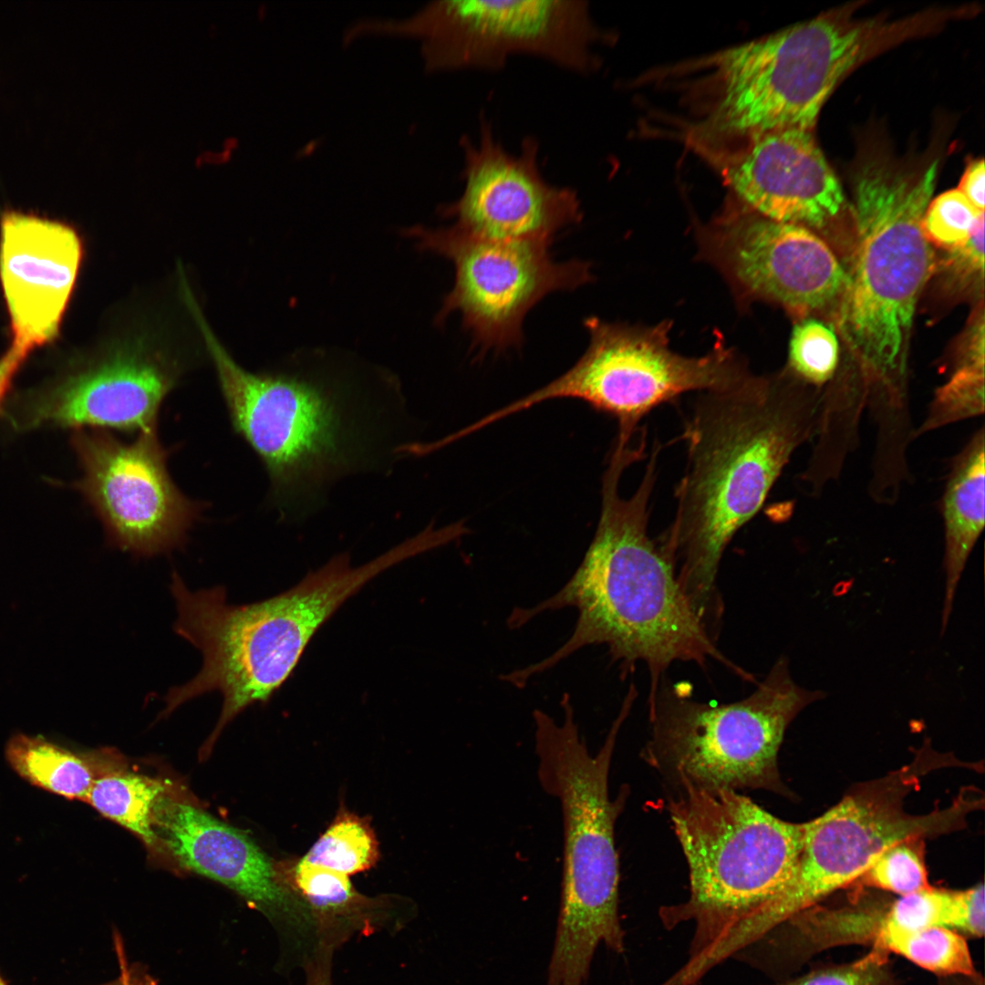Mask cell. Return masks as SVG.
Listing matches in <instances>:
<instances>
[{
  "mask_svg": "<svg viewBox=\"0 0 985 985\" xmlns=\"http://www.w3.org/2000/svg\"><path fill=\"white\" fill-rule=\"evenodd\" d=\"M925 746L907 765L858 784L822 815L803 823L797 860L778 887L730 936L737 949L752 947L788 921L855 882L888 846L961 829L983 794L964 788L949 806L924 814L905 810V798L929 772L949 764Z\"/></svg>",
  "mask_w": 985,
  "mask_h": 985,
  "instance_id": "cell-9",
  "label": "cell"
},
{
  "mask_svg": "<svg viewBox=\"0 0 985 985\" xmlns=\"http://www.w3.org/2000/svg\"><path fill=\"white\" fill-rule=\"evenodd\" d=\"M956 980H952L950 983L944 985H983V980L978 976L975 977H955Z\"/></svg>",
  "mask_w": 985,
  "mask_h": 985,
  "instance_id": "cell-37",
  "label": "cell"
},
{
  "mask_svg": "<svg viewBox=\"0 0 985 985\" xmlns=\"http://www.w3.org/2000/svg\"><path fill=\"white\" fill-rule=\"evenodd\" d=\"M82 259L77 232L15 210L0 220V280L12 339L0 358V415L12 381L36 348L57 335Z\"/></svg>",
  "mask_w": 985,
  "mask_h": 985,
  "instance_id": "cell-17",
  "label": "cell"
},
{
  "mask_svg": "<svg viewBox=\"0 0 985 985\" xmlns=\"http://www.w3.org/2000/svg\"><path fill=\"white\" fill-rule=\"evenodd\" d=\"M984 183V161L977 159L969 162L957 189L976 209L983 212L985 204Z\"/></svg>",
  "mask_w": 985,
  "mask_h": 985,
  "instance_id": "cell-34",
  "label": "cell"
},
{
  "mask_svg": "<svg viewBox=\"0 0 985 985\" xmlns=\"http://www.w3.org/2000/svg\"><path fill=\"white\" fill-rule=\"evenodd\" d=\"M154 825L166 857L181 869L223 885L270 918L296 907L277 867L244 832L168 793L156 804Z\"/></svg>",
  "mask_w": 985,
  "mask_h": 985,
  "instance_id": "cell-20",
  "label": "cell"
},
{
  "mask_svg": "<svg viewBox=\"0 0 985 985\" xmlns=\"http://www.w3.org/2000/svg\"><path fill=\"white\" fill-rule=\"evenodd\" d=\"M668 811L689 867L686 901L663 906L667 929L694 925L688 959L660 985H697L722 941L793 867L804 826L778 818L729 789L685 787Z\"/></svg>",
  "mask_w": 985,
  "mask_h": 985,
  "instance_id": "cell-7",
  "label": "cell"
},
{
  "mask_svg": "<svg viewBox=\"0 0 985 985\" xmlns=\"http://www.w3.org/2000/svg\"><path fill=\"white\" fill-rule=\"evenodd\" d=\"M855 10L833 9L710 57L708 130L734 137L813 131L839 82L890 45L884 20Z\"/></svg>",
  "mask_w": 985,
  "mask_h": 985,
  "instance_id": "cell-8",
  "label": "cell"
},
{
  "mask_svg": "<svg viewBox=\"0 0 985 985\" xmlns=\"http://www.w3.org/2000/svg\"><path fill=\"white\" fill-rule=\"evenodd\" d=\"M661 449L655 444L642 481L628 498L619 494L623 472L640 460L631 446H614L602 481L599 521L584 558L565 586L529 607H515L507 618L519 628L544 612L573 607L577 618L568 639L542 660L502 676L522 688L582 648L606 645L626 674L643 661L648 669L650 703L669 665L715 659L747 681L754 677L715 646L682 591L672 563L649 537V499Z\"/></svg>",
  "mask_w": 985,
  "mask_h": 985,
  "instance_id": "cell-1",
  "label": "cell"
},
{
  "mask_svg": "<svg viewBox=\"0 0 985 985\" xmlns=\"http://www.w3.org/2000/svg\"><path fill=\"white\" fill-rule=\"evenodd\" d=\"M176 359L140 343L119 346L58 383L5 402L16 430L41 426L157 431L161 404L177 385Z\"/></svg>",
  "mask_w": 985,
  "mask_h": 985,
  "instance_id": "cell-16",
  "label": "cell"
},
{
  "mask_svg": "<svg viewBox=\"0 0 985 985\" xmlns=\"http://www.w3.org/2000/svg\"><path fill=\"white\" fill-rule=\"evenodd\" d=\"M873 948L902 956L938 975L978 976L964 936L948 928L913 932L881 930Z\"/></svg>",
  "mask_w": 985,
  "mask_h": 985,
  "instance_id": "cell-26",
  "label": "cell"
},
{
  "mask_svg": "<svg viewBox=\"0 0 985 985\" xmlns=\"http://www.w3.org/2000/svg\"><path fill=\"white\" fill-rule=\"evenodd\" d=\"M983 214L959 191L950 190L931 199L922 217L921 230L932 247L951 252L965 245Z\"/></svg>",
  "mask_w": 985,
  "mask_h": 985,
  "instance_id": "cell-31",
  "label": "cell"
},
{
  "mask_svg": "<svg viewBox=\"0 0 985 985\" xmlns=\"http://www.w3.org/2000/svg\"><path fill=\"white\" fill-rule=\"evenodd\" d=\"M728 159L726 182L768 219L821 228L836 217L845 195L812 130L786 129L744 137Z\"/></svg>",
  "mask_w": 985,
  "mask_h": 985,
  "instance_id": "cell-18",
  "label": "cell"
},
{
  "mask_svg": "<svg viewBox=\"0 0 985 985\" xmlns=\"http://www.w3.org/2000/svg\"><path fill=\"white\" fill-rule=\"evenodd\" d=\"M194 320L233 429L262 462L270 503L285 517L307 513L334 482L378 462V447L385 445L386 401L361 399L299 375L247 371L218 342L202 315Z\"/></svg>",
  "mask_w": 985,
  "mask_h": 985,
  "instance_id": "cell-5",
  "label": "cell"
},
{
  "mask_svg": "<svg viewBox=\"0 0 985 985\" xmlns=\"http://www.w3.org/2000/svg\"><path fill=\"white\" fill-rule=\"evenodd\" d=\"M584 326L590 341L582 357L544 387L507 404V415L554 399H576L617 419V434L632 437L658 406L692 390L730 389L752 376L723 347L700 358L674 353L666 324L638 328L592 316Z\"/></svg>",
  "mask_w": 985,
  "mask_h": 985,
  "instance_id": "cell-12",
  "label": "cell"
},
{
  "mask_svg": "<svg viewBox=\"0 0 985 985\" xmlns=\"http://www.w3.org/2000/svg\"><path fill=\"white\" fill-rule=\"evenodd\" d=\"M685 681L659 682L648 703L651 737L643 759L678 792L700 789L765 790L789 796L778 770V752L794 718L825 692L793 679L779 658L748 697L702 702Z\"/></svg>",
  "mask_w": 985,
  "mask_h": 985,
  "instance_id": "cell-10",
  "label": "cell"
},
{
  "mask_svg": "<svg viewBox=\"0 0 985 985\" xmlns=\"http://www.w3.org/2000/svg\"><path fill=\"white\" fill-rule=\"evenodd\" d=\"M979 915V900L971 887L949 890L930 886L887 904L879 931L913 932L944 927L967 935Z\"/></svg>",
  "mask_w": 985,
  "mask_h": 985,
  "instance_id": "cell-24",
  "label": "cell"
},
{
  "mask_svg": "<svg viewBox=\"0 0 985 985\" xmlns=\"http://www.w3.org/2000/svg\"><path fill=\"white\" fill-rule=\"evenodd\" d=\"M294 882L314 910L327 917L357 912L366 905L348 876L302 859L294 870Z\"/></svg>",
  "mask_w": 985,
  "mask_h": 985,
  "instance_id": "cell-32",
  "label": "cell"
},
{
  "mask_svg": "<svg viewBox=\"0 0 985 985\" xmlns=\"http://www.w3.org/2000/svg\"><path fill=\"white\" fill-rule=\"evenodd\" d=\"M723 241L730 268L745 287L796 313L838 305L848 285L835 254L805 226L750 217L728 227Z\"/></svg>",
  "mask_w": 985,
  "mask_h": 985,
  "instance_id": "cell-19",
  "label": "cell"
},
{
  "mask_svg": "<svg viewBox=\"0 0 985 985\" xmlns=\"http://www.w3.org/2000/svg\"><path fill=\"white\" fill-rule=\"evenodd\" d=\"M378 857V843L369 821L340 810L302 860L349 876L371 868Z\"/></svg>",
  "mask_w": 985,
  "mask_h": 985,
  "instance_id": "cell-27",
  "label": "cell"
},
{
  "mask_svg": "<svg viewBox=\"0 0 985 985\" xmlns=\"http://www.w3.org/2000/svg\"><path fill=\"white\" fill-rule=\"evenodd\" d=\"M5 758L25 781L68 800L86 802L95 779L90 752H75L41 736L15 734Z\"/></svg>",
  "mask_w": 985,
  "mask_h": 985,
  "instance_id": "cell-23",
  "label": "cell"
},
{
  "mask_svg": "<svg viewBox=\"0 0 985 985\" xmlns=\"http://www.w3.org/2000/svg\"><path fill=\"white\" fill-rule=\"evenodd\" d=\"M839 361V343L832 326L809 317L793 327L789 367L795 377L823 389L835 377Z\"/></svg>",
  "mask_w": 985,
  "mask_h": 985,
  "instance_id": "cell-28",
  "label": "cell"
},
{
  "mask_svg": "<svg viewBox=\"0 0 985 985\" xmlns=\"http://www.w3.org/2000/svg\"><path fill=\"white\" fill-rule=\"evenodd\" d=\"M0 985H7V983H6V982L5 981V980H4V979H3L2 977H1V975H0Z\"/></svg>",
  "mask_w": 985,
  "mask_h": 985,
  "instance_id": "cell-38",
  "label": "cell"
},
{
  "mask_svg": "<svg viewBox=\"0 0 985 985\" xmlns=\"http://www.w3.org/2000/svg\"><path fill=\"white\" fill-rule=\"evenodd\" d=\"M823 389L792 372L702 392L685 423L674 519L657 540L699 618L721 622L717 575L735 534L762 508L794 451L814 439Z\"/></svg>",
  "mask_w": 985,
  "mask_h": 985,
  "instance_id": "cell-2",
  "label": "cell"
},
{
  "mask_svg": "<svg viewBox=\"0 0 985 985\" xmlns=\"http://www.w3.org/2000/svg\"><path fill=\"white\" fill-rule=\"evenodd\" d=\"M984 366L954 368L949 378L939 387L927 416L914 438L945 425L982 415L984 412Z\"/></svg>",
  "mask_w": 985,
  "mask_h": 985,
  "instance_id": "cell-30",
  "label": "cell"
},
{
  "mask_svg": "<svg viewBox=\"0 0 985 985\" xmlns=\"http://www.w3.org/2000/svg\"><path fill=\"white\" fill-rule=\"evenodd\" d=\"M855 882L898 897L930 886L924 838L909 837L888 846Z\"/></svg>",
  "mask_w": 985,
  "mask_h": 985,
  "instance_id": "cell-29",
  "label": "cell"
},
{
  "mask_svg": "<svg viewBox=\"0 0 985 985\" xmlns=\"http://www.w3.org/2000/svg\"><path fill=\"white\" fill-rule=\"evenodd\" d=\"M366 29L420 40L430 72L497 70L526 54L586 74L597 67L595 47L605 38L582 0L434 1L400 20L370 18Z\"/></svg>",
  "mask_w": 985,
  "mask_h": 985,
  "instance_id": "cell-11",
  "label": "cell"
},
{
  "mask_svg": "<svg viewBox=\"0 0 985 985\" xmlns=\"http://www.w3.org/2000/svg\"><path fill=\"white\" fill-rule=\"evenodd\" d=\"M91 755L96 773L85 803L134 834L154 857H166L155 831L154 809L168 793L167 785L143 774L117 770L102 751Z\"/></svg>",
  "mask_w": 985,
  "mask_h": 985,
  "instance_id": "cell-22",
  "label": "cell"
},
{
  "mask_svg": "<svg viewBox=\"0 0 985 985\" xmlns=\"http://www.w3.org/2000/svg\"><path fill=\"white\" fill-rule=\"evenodd\" d=\"M938 170L934 161L912 174L890 161L869 159L855 174V245L836 325L868 397L879 403L907 401V352L913 318L937 264L921 221Z\"/></svg>",
  "mask_w": 985,
  "mask_h": 985,
  "instance_id": "cell-4",
  "label": "cell"
},
{
  "mask_svg": "<svg viewBox=\"0 0 985 985\" xmlns=\"http://www.w3.org/2000/svg\"><path fill=\"white\" fill-rule=\"evenodd\" d=\"M306 985H331L328 971L322 967H313L308 971Z\"/></svg>",
  "mask_w": 985,
  "mask_h": 985,
  "instance_id": "cell-36",
  "label": "cell"
},
{
  "mask_svg": "<svg viewBox=\"0 0 985 985\" xmlns=\"http://www.w3.org/2000/svg\"><path fill=\"white\" fill-rule=\"evenodd\" d=\"M115 941L119 959V975L113 980L101 985H159L144 967L139 964H129L124 957L123 950L120 949L117 942L118 940Z\"/></svg>",
  "mask_w": 985,
  "mask_h": 985,
  "instance_id": "cell-35",
  "label": "cell"
},
{
  "mask_svg": "<svg viewBox=\"0 0 985 985\" xmlns=\"http://www.w3.org/2000/svg\"><path fill=\"white\" fill-rule=\"evenodd\" d=\"M72 447L82 470L74 483L99 519L107 542L137 557L184 545L204 507L186 496L168 469L170 450L157 431L127 442L106 430H76Z\"/></svg>",
  "mask_w": 985,
  "mask_h": 985,
  "instance_id": "cell-14",
  "label": "cell"
},
{
  "mask_svg": "<svg viewBox=\"0 0 985 985\" xmlns=\"http://www.w3.org/2000/svg\"><path fill=\"white\" fill-rule=\"evenodd\" d=\"M886 906L861 900L833 909L814 906L777 930L789 928L799 941L815 950L848 943L874 945Z\"/></svg>",
  "mask_w": 985,
  "mask_h": 985,
  "instance_id": "cell-25",
  "label": "cell"
},
{
  "mask_svg": "<svg viewBox=\"0 0 985 985\" xmlns=\"http://www.w3.org/2000/svg\"><path fill=\"white\" fill-rule=\"evenodd\" d=\"M886 955V952L872 948L869 953L854 962L815 969L774 985H894Z\"/></svg>",
  "mask_w": 985,
  "mask_h": 985,
  "instance_id": "cell-33",
  "label": "cell"
},
{
  "mask_svg": "<svg viewBox=\"0 0 985 985\" xmlns=\"http://www.w3.org/2000/svg\"><path fill=\"white\" fill-rule=\"evenodd\" d=\"M632 704L625 698L594 754L580 733L568 694L561 700L563 721L541 710L533 714L538 780L561 806L564 834L560 909L546 985H584L598 946L617 953L625 949L615 824L628 788L612 799L608 776L617 734Z\"/></svg>",
  "mask_w": 985,
  "mask_h": 985,
  "instance_id": "cell-6",
  "label": "cell"
},
{
  "mask_svg": "<svg viewBox=\"0 0 985 985\" xmlns=\"http://www.w3.org/2000/svg\"><path fill=\"white\" fill-rule=\"evenodd\" d=\"M418 248L442 255L454 265L455 281L436 321L460 312L479 353L518 347L527 312L546 295L574 290L592 281L590 264L557 263L549 243L494 241L449 228L414 226L405 233Z\"/></svg>",
  "mask_w": 985,
  "mask_h": 985,
  "instance_id": "cell-13",
  "label": "cell"
},
{
  "mask_svg": "<svg viewBox=\"0 0 985 985\" xmlns=\"http://www.w3.org/2000/svg\"><path fill=\"white\" fill-rule=\"evenodd\" d=\"M461 146L463 191L440 209L458 231L487 240L551 244L562 229L582 221L576 192L543 177L533 137L524 140L520 153H511L482 118L478 139L462 138Z\"/></svg>",
  "mask_w": 985,
  "mask_h": 985,
  "instance_id": "cell-15",
  "label": "cell"
},
{
  "mask_svg": "<svg viewBox=\"0 0 985 985\" xmlns=\"http://www.w3.org/2000/svg\"><path fill=\"white\" fill-rule=\"evenodd\" d=\"M984 428L978 430L954 459L942 496L945 533L944 633L967 561L984 527Z\"/></svg>",
  "mask_w": 985,
  "mask_h": 985,
  "instance_id": "cell-21",
  "label": "cell"
},
{
  "mask_svg": "<svg viewBox=\"0 0 985 985\" xmlns=\"http://www.w3.org/2000/svg\"><path fill=\"white\" fill-rule=\"evenodd\" d=\"M385 569L380 558L353 566L341 554L289 590L246 605L228 603L223 586L190 590L174 571L173 629L202 653V664L191 680L168 690L161 717L201 695L221 693L220 718L202 749L210 753L223 728L247 707L267 701L317 629Z\"/></svg>",
  "mask_w": 985,
  "mask_h": 985,
  "instance_id": "cell-3",
  "label": "cell"
}]
</instances>
